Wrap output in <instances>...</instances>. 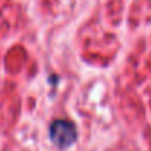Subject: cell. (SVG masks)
I'll list each match as a JSON object with an SVG mask.
<instances>
[{"instance_id":"cell-1","label":"cell","mask_w":151,"mask_h":151,"mask_svg":"<svg viewBox=\"0 0 151 151\" xmlns=\"http://www.w3.org/2000/svg\"><path fill=\"white\" fill-rule=\"evenodd\" d=\"M49 134H50L51 142H53L59 150H66V148H69V147L76 141V137H78L76 126H75L72 122L65 120V119H57V120H54L50 125Z\"/></svg>"}]
</instances>
